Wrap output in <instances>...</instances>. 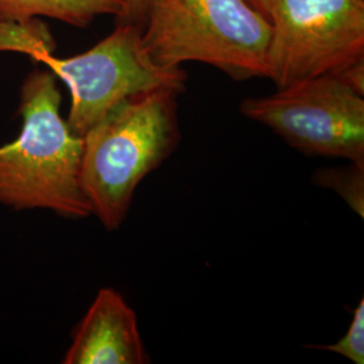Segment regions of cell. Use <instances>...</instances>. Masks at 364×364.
Instances as JSON below:
<instances>
[{
	"label": "cell",
	"instance_id": "5",
	"mask_svg": "<svg viewBox=\"0 0 364 364\" xmlns=\"http://www.w3.org/2000/svg\"><path fill=\"white\" fill-rule=\"evenodd\" d=\"M266 78L277 88L364 61V0H267Z\"/></svg>",
	"mask_w": 364,
	"mask_h": 364
},
{
	"label": "cell",
	"instance_id": "3",
	"mask_svg": "<svg viewBox=\"0 0 364 364\" xmlns=\"http://www.w3.org/2000/svg\"><path fill=\"white\" fill-rule=\"evenodd\" d=\"M269 19L247 0H149L142 39L156 64L203 63L235 80L266 77Z\"/></svg>",
	"mask_w": 364,
	"mask_h": 364
},
{
	"label": "cell",
	"instance_id": "11",
	"mask_svg": "<svg viewBox=\"0 0 364 364\" xmlns=\"http://www.w3.org/2000/svg\"><path fill=\"white\" fill-rule=\"evenodd\" d=\"M313 348L338 353L352 363H364V299L355 308L352 321L347 333L335 344L329 346H314Z\"/></svg>",
	"mask_w": 364,
	"mask_h": 364
},
{
	"label": "cell",
	"instance_id": "4",
	"mask_svg": "<svg viewBox=\"0 0 364 364\" xmlns=\"http://www.w3.org/2000/svg\"><path fill=\"white\" fill-rule=\"evenodd\" d=\"M60 78L70 93L68 124L78 136L131 96L151 91H185L181 66L156 64L144 48L142 27L117 23V28L87 52L60 58L42 52L31 57Z\"/></svg>",
	"mask_w": 364,
	"mask_h": 364
},
{
	"label": "cell",
	"instance_id": "13",
	"mask_svg": "<svg viewBox=\"0 0 364 364\" xmlns=\"http://www.w3.org/2000/svg\"><path fill=\"white\" fill-rule=\"evenodd\" d=\"M248 3L258 10L262 15L266 16V9H267V0H247Z\"/></svg>",
	"mask_w": 364,
	"mask_h": 364
},
{
	"label": "cell",
	"instance_id": "6",
	"mask_svg": "<svg viewBox=\"0 0 364 364\" xmlns=\"http://www.w3.org/2000/svg\"><path fill=\"white\" fill-rule=\"evenodd\" d=\"M240 112L305 156L364 164V95L336 75L302 78L273 95L250 97Z\"/></svg>",
	"mask_w": 364,
	"mask_h": 364
},
{
	"label": "cell",
	"instance_id": "9",
	"mask_svg": "<svg viewBox=\"0 0 364 364\" xmlns=\"http://www.w3.org/2000/svg\"><path fill=\"white\" fill-rule=\"evenodd\" d=\"M54 50L55 41L41 19L0 22V53H18L31 58L37 53Z\"/></svg>",
	"mask_w": 364,
	"mask_h": 364
},
{
	"label": "cell",
	"instance_id": "2",
	"mask_svg": "<svg viewBox=\"0 0 364 364\" xmlns=\"http://www.w3.org/2000/svg\"><path fill=\"white\" fill-rule=\"evenodd\" d=\"M177 96L165 90L131 96L81 136V186L105 230L123 224L139 182L176 150Z\"/></svg>",
	"mask_w": 364,
	"mask_h": 364
},
{
	"label": "cell",
	"instance_id": "1",
	"mask_svg": "<svg viewBox=\"0 0 364 364\" xmlns=\"http://www.w3.org/2000/svg\"><path fill=\"white\" fill-rule=\"evenodd\" d=\"M61 92L49 69L31 70L22 82L16 139L0 146V205L50 210L80 220L92 208L80 180L82 138L61 117Z\"/></svg>",
	"mask_w": 364,
	"mask_h": 364
},
{
	"label": "cell",
	"instance_id": "8",
	"mask_svg": "<svg viewBox=\"0 0 364 364\" xmlns=\"http://www.w3.org/2000/svg\"><path fill=\"white\" fill-rule=\"evenodd\" d=\"M126 0H0V22L49 18L75 27H87L105 15L119 18Z\"/></svg>",
	"mask_w": 364,
	"mask_h": 364
},
{
	"label": "cell",
	"instance_id": "10",
	"mask_svg": "<svg viewBox=\"0 0 364 364\" xmlns=\"http://www.w3.org/2000/svg\"><path fill=\"white\" fill-rule=\"evenodd\" d=\"M313 180L318 186L335 191L356 215L364 218V164L351 162L346 168L317 170Z\"/></svg>",
	"mask_w": 364,
	"mask_h": 364
},
{
	"label": "cell",
	"instance_id": "7",
	"mask_svg": "<svg viewBox=\"0 0 364 364\" xmlns=\"http://www.w3.org/2000/svg\"><path fill=\"white\" fill-rule=\"evenodd\" d=\"M63 363H150L136 314L117 290H99L73 332Z\"/></svg>",
	"mask_w": 364,
	"mask_h": 364
},
{
	"label": "cell",
	"instance_id": "12",
	"mask_svg": "<svg viewBox=\"0 0 364 364\" xmlns=\"http://www.w3.org/2000/svg\"><path fill=\"white\" fill-rule=\"evenodd\" d=\"M149 0H126V6L122 15L117 19V23H134L142 27Z\"/></svg>",
	"mask_w": 364,
	"mask_h": 364
}]
</instances>
